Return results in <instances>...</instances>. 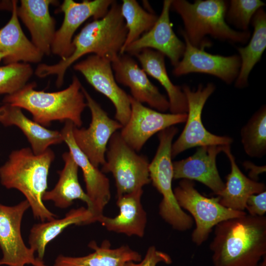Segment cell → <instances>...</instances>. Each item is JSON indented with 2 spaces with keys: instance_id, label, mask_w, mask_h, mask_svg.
Masks as SVG:
<instances>
[{
  "instance_id": "1",
  "label": "cell",
  "mask_w": 266,
  "mask_h": 266,
  "mask_svg": "<svg viewBox=\"0 0 266 266\" xmlns=\"http://www.w3.org/2000/svg\"><path fill=\"white\" fill-rule=\"evenodd\" d=\"M127 33L121 4L114 0L104 17L87 23L73 37V50L68 57L54 65L39 64L35 74L40 78L55 75L56 86L60 87L68 68L84 55L93 54L114 61L120 54Z\"/></svg>"
},
{
  "instance_id": "2",
  "label": "cell",
  "mask_w": 266,
  "mask_h": 266,
  "mask_svg": "<svg viewBox=\"0 0 266 266\" xmlns=\"http://www.w3.org/2000/svg\"><path fill=\"white\" fill-rule=\"evenodd\" d=\"M209 248L213 266H258L266 255V217L246 214L219 223Z\"/></svg>"
},
{
  "instance_id": "3",
  "label": "cell",
  "mask_w": 266,
  "mask_h": 266,
  "mask_svg": "<svg viewBox=\"0 0 266 266\" xmlns=\"http://www.w3.org/2000/svg\"><path fill=\"white\" fill-rule=\"evenodd\" d=\"M54 158V153L50 148L41 154L35 155L31 148H23L13 151L0 166L1 185L20 192L28 202L34 217L42 222L57 217L45 206L42 200Z\"/></svg>"
},
{
  "instance_id": "4",
  "label": "cell",
  "mask_w": 266,
  "mask_h": 266,
  "mask_svg": "<svg viewBox=\"0 0 266 266\" xmlns=\"http://www.w3.org/2000/svg\"><path fill=\"white\" fill-rule=\"evenodd\" d=\"M35 82L27 83L15 93L6 95L2 100L30 112L33 120L46 127L54 121L71 122L81 128L82 114L87 106L78 78L74 75L66 88L57 92H46L35 89Z\"/></svg>"
},
{
  "instance_id": "5",
  "label": "cell",
  "mask_w": 266,
  "mask_h": 266,
  "mask_svg": "<svg viewBox=\"0 0 266 266\" xmlns=\"http://www.w3.org/2000/svg\"><path fill=\"white\" fill-rule=\"evenodd\" d=\"M228 3L223 0H172L170 9L180 15L184 29L181 34L198 48L204 49L210 44L207 35L223 41L246 43L250 32L232 29L226 20Z\"/></svg>"
},
{
  "instance_id": "6",
  "label": "cell",
  "mask_w": 266,
  "mask_h": 266,
  "mask_svg": "<svg viewBox=\"0 0 266 266\" xmlns=\"http://www.w3.org/2000/svg\"><path fill=\"white\" fill-rule=\"evenodd\" d=\"M178 131L176 127L171 126L158 133L159 144L149 171L151 182L163 197L159 205L160 216L173 229L183 232L191 229L194 222L179 205L172 188L171 147Z\"/></svg>"
},
{
  "instance_id": "7",
  "label": "cell",
  "mask_w": 266,
  "mask_h": 266,
  "mask_svg": "<svg viewBox=\"0 0 266 266\" xmlns=\"http://www.w3.org/2000/svg\"><path fill=\"white\" fill-rule=\"evenodd\" d=\"M103 173L110 172L115 181L117 198L129 194L149 184L150 163L147 158L139 155L115 132L108 143Z\"/></svg>"
},
{
  "instance_id": "8",
  "label": "cell",
  "mask_w": 266,
  "mask_h": 266,
  "mask_svg": "<svg viewBox=\"0 0 266 266\" xmlns=\"http://www.w3.org/2000/svg\"><path fill=\"white\" fill-rule=\"evenodd\" d=\"M176 200L182 209L189 212L196 224L192 240L197 245L206 241L212 228L229 219L242 216L244 211L227 208L219 202V198H208L196 188L194 181L181 179L173 190Z\"/></svg>"
},
{
  "instance_id": "9",
  "label": "cell",
  "mask_w": 266,
  "mask_h": 266,
  "mask_svg": "<svg viewBox=\"0 0 266 266\" xmlns=\"http://www.w3.org/2000/svg\"><path fill=\"white\" fill-rule=\"evenodd\" d=\"M182 89L187 100V117L183 130L172 144V158L193 147L231 145L233 142L231 137L211 133L206 129L202 122V111L207 100L215 90L214 84L212 83L205 86L200 84L196 90L184 85Z\"/></svg>"
},
{
  "instance_id": "10",
  "label": "cell",
  "mask_w": 266,
  "mask_h": 266,
  "mask_svg": "<svg viewBox=\"0 0 266 266\" xmlns=\"http://www.w3.org/2000/svg\"><path fill=\"white\" fill-rule=\"evenodd\" d=\"M87 105L91 113V122L87 128L73 125L72 135L75 143L96 167L103 165L109 141L123 126L110 118L101 106L82 87Z\"/></svg>"
},
{
  "instance_id": "11",
  "label": "cell",
  "mask_w": 266,
  "mask_h": 266,
  "mask_svg": "<svg viewBox=\"0 0 266 266\" xmlns=\"http://www.w3.org/2000/svg\"><path fill=\"white\" fill-rule=\"evenodd\" d=\"M73 67L81 73L96 91L112 102L115 108L116 120L123 126H125L129 119L131 111L130 95L118 86L111 62L92 54L75 64Z\"/></svg>"
},
{
  "instance_id": "12",
  "label": "cell",
  "mask_w": 266,
  "mask_h": 266,
  "mask_svg": "<svg viewBox=\"0 0 266 266\" xmlns=\"http://www.w3.org/2000/svg\"><path fill=\"white\" fill-rule=\"evenodd\" d=\"M130 99V116L120 133L124 141L136 152L154 134L186 120L187 113H165L144 106L131 95Z\"/></svg>"
},
{
  "instance_id": "13",
  "label": "cell",
  "mask_w": 266,
  "mask_h": 266,
  "mask_svg": "<svg viewBox=\"0 0 266 266\" xmlns=\"http://www.w3.org/2000/svg\"><path fill=\"white\" fill-rule=\"evenodd\" d=\"M29 208L26 200L13 206L0 203V248L2 253L0 266H25L34 263L35 252L26 245L21 232L23 215Z\"/></svg>"
},
{
  "instance_id": "14",
  "label": "cell",
  "mask_w": 266,
  "mask_h": 266,
  "mask_svg": "<svg viewBox=\"0 0 266 266\" xmlns=\"http://www.w3.org/2000/svg\"><path fill=\"white\" fill-rule=\"evenodd\" d=\"M113 0H84L76 2L64 0L60 11L64 13V20L60 28L56 31L51 47V53L61 60L68 57L73 49V35L79 27L87 19L103 18L107 14Z\"/></svg>"
},
{
  "instance_id": "15",
  "label": "cell",
  "mask_w": 266,
  "mask_h": 266,
  "mask_svg": "<svg viewBox=\"0 0 266 266\" xmlns=\"http://www.w3.org/2000/svg\"><path fill=\"white\" fill-rule=\"evenodd\" d=\"M182 36L185 48L182 58L173 69L174 76L191 73L208 74L219 78L228 84L236 80L240 67L238 55L224 56L209 53L204 49L193 46L185 36Z\"/></svg>"
},
{
  "instance_id": "16",
  "label": "cell",
  "mask_w": 266,
  "mask_h": 266,
  "mask_svg": "<svg viewBox=\"0 0 266 266\" xmlns=\"http://www.w3.org/2000/svg\"><path fill=\"white\" fill-rule=\"evenodd\" d=\"M132 56L120 54L111 62L116 81L130 89L131 96L136 101L146 103L158 111L169 110L168 99L149 79Z\"/></svg>"
},
{
  "instance_id": "17",
  "label": "cell",
  "mask_w": 266,
  "mask_h": 266,
  "mask_svg": "<svg viewBox=\"0 0 266 266\" xmlns=\"http://www.w3.org/2000/svg\"><path fill=\"white\" fill-rule=\"evenodd\" d=\"M172 0H165L161 14L153 27L128 45L124 53L134 56L143 49H151L166 56L175 66L184 54L185 44L175 34L170 20Z\"/></svg>"
},
{
  "instance_id": "18",
  "label": "cell",
  "mask_w": 266,
  "mask_h": 266,
  "mask_svg": "<svg viewBox=\"0 0 266 266\" xmlns=\"http://www.w3.org/2000/svg\"><path fill=\"white\" fill-rule=\"evenodd\" d=\"M73 125L70 121L65 122L61 132L74 161L82 170L86 193L92 203L91 212L98 222L111 198L110 182L104 173L95 166L77 146L72 135Z\"/></svg>"
},
{
  "instance_id": "19",
  "label": "cell",
  "mask_w": 266,
  "mask_h": 266,
  "mask_svg": "<svg viewBox=\"0 0 266 266\" xmlns=\"http://www.w3.org/2000/svg\"><path fill=\"white\" fill-rule=\"evenodd\" d=\"M224 145L198 147L192 156L172 163L174 179L198 181L217 195L225 188L216 165L218 154Z\"/></svg>"
},
{
  "instance_id": "20",
  "label": "cell",
  "mask_w": 266,
  "mask_h": 266,
  "mask_svg": "<svg viewBox=\"0 0 266 266\" xmlns=\"http://www.w3.org/2000/svg\"><path fill=\"white\" fill-rule=\"evenodd\" d=\"M55 3L53 0H21L17 7L19 18L30 32L32 42L43 55L51 53L56 30L49 6Z\"/></svg>"
},
{
  "instance_id": "21",
  "label": "cell",
  "mask_w": 266,
  "mask_h": 266,
  "mask_svg": "<svg viewBox=\"0 0 266 266\" xmlns=\"http://www.w3.org/2000/svg\"><path fill=\"white\" fill-rule=\"evenodd\" d=\"M142 189L117 198L119 214L111 218L101 216L98 220L108 231L129 236L143 237L147 223V215L141 204Z\"/></svg>"
},
{
  "instance_id": "22",
  "label": "cell",
  "mask_w": 266,
  "mask_h": 266,
  "mask_svg": "<svg viewBox=\"0 0 266 266\" xmlns=\"http://www.w3.org/2000/svg\"><path fill=\"white\" fill-rule=\"evenodd\" d=\"M18 1L12 0L11 16L8 22L0 29V52L7 56L5 65L19 63H37L43 56L23 32L17 14Z\"/></svg>"
},
{
  "instance_id": "23",
  "label": "cell",
  "mask_w": 266,
  "mask_h": 266,
  "mask_svg": "<svg viewBox=\"0 0 266 266\" xmlns=\"http://www.w3.org/2000/svg\"><path fill=\"white\" fill-rule=\"evenodd\" d=\"M0 123L4 126H15L27 137L35 155L44 153L52 145L64 141L61 132L47 129L25 116L18 106L4 103L0 106Z\"/></svg>"
},
{
  "instance_id": "24",
  "label": "cell",
  "mask_w": 266,
  "mask_h": 266,
  "mask_svg": "<svg viewBox=\"0 0 266 266\" xmlns=\"http://www.w3.org/2000/svg\"><path fill=\"white\" fill-rule=\"evenodd\" d=\"M231 164V172L226 177L224 189L216 195L223 206L236 211H244L248 198L266 191L265 184L251 179L239 168L230 145H224L223 151Z\"/></svg>"
},
{
  "instance_id": "25",
  "label": "cell",
  "mask_w": 266,
  "mask_h": 266,
  "mask_svg": "<svg viewBox=\"0 0 266 266\" xmlns=\"http://www.w3.org/2000/svg\"><path fill=\"white\" fill-rule=\"evenodd\" d=\"M62 158L64 166L58 171V181L52 190L45 193L43 200L53 201L56 206L64 209L70 206L73 200H80L87 204L91 212V201L79 182L78 165L69 151L65 152Z\"/></svg>"
},
{
  "instance_id": "26",
  "label": "cell",
  "mask_w": 266,
  "mask_h": 266,
  "mask_svg": "<svg viewBox=\"0 0 266 266\" xmlns=\"http://www.w3.org/2000/svg\"><path fill=\"white\" fill-rule=\"evenodd\" d=\"M94 252L82 257L60 255L55 261L54 266H124L128 262H138L141 256L127 245L111 249L110 243L104 240L99 246L94 241L88 245Z\"/></svg>"
},
{
  "instance_id": "27",
  "label": "cell",
  "mask_w": 266,
  "mask_h": 266,
  "mask_svg": "<svg viewBox=\"0 0 266 266\" xmlns=\"http://www.w3.org/2000/svg\"><path fill=\"white\" fill-rule=\"evenodd\" d=\"M96 222L92 213L84 207L71 209L61 219L34 225L29 236L30 247L43 260L47 245L65 229L72 225H88Z\"/></svg>"
},
{
  "instance_id": "28",
  "label": "cell",
  "mask_w": 266,
  "mask_h": 266,
  "mask_svg": "<svg viewBox=\"0 0 266 266\" xmlns=\"http://www.w3.org/2000/svg\"><path fill=\"white\" fill-rule=\"evenodd\" d=\"M146 73L159 81L168 96L171 113L188 112V103L182 87L175 85L170 80L166 69L165 55L151 49H143L134 55Z\"/></svg>"
},
{
  "instance_id": "29",
  "label": "cell",
  "mask_w": 266,
  "mask_h": 266,
  "mask_svg": "<svg viewBox=\"0 0 266 266\" xmlns=\"http://www.w3.org/2000/svg\"><path fill=\"white\" fill-rule=\"evenodd\" d=\"M251 23L254 32L248 45L237 49L240 67L235 86L238 88L248 86L249 74L260 60L266 47V14L262 8L256 12Z\"/></svg>"
},
{
  "instance_id": "30",
  "label": "cell",
  "mask_w": 266,
  "mask_h": 266,
  "mask_svg": "<svg viewBox=\"0 0 266 266\" xmlns=\"http://www.w3.org/2000/svg\"><path fill=\"white\" fill-rule=\"evenodd\" d=\"M121 11L128 31L120 53L122 54L128 45L153 27L158 16L152 11H146L135 0H123Z\"/></svg>"
},
{
  "instance_id": "31",
  "label": "cell",
  "mask_w": 266,
  "mask_h": 266,
  "mask_svg": "<svg viewBox=\"0 0 266 266\" xmlns=\"http://www.w3.org/2000/svg\"><path fill=\"white\" fill-rule=\"evenodd\" d=\"M241 143L250 157L261 158L266 154V107L263 105L240 131Z\"/></svg>"
},
{
  "instance_id": "32",
  "label": "cell",
  "mask_w": 266,
  "mask_h": 266,
  "mask_svg": "<svg viewBox=\"0 0 266 266\" xmlns=\"http://www.w3.org/2000/svg\"><path fill=\"white\" fill-rule=\"evenodd\" d=\"M33 74L29 64L17 63L0 66V95H10L27 84Z\"/></svg>"
},
{
  "instance_id": "33",
  "label": "cell",
  "mask_w": 266,
  "mask_h": 266,
  "mask_svg": "<svg viewBox=\"0 0 266 266\" xmlns=\"http://www.w3.org/2000/svg\"><path fill=\"white\" fill-rule=\"evenodd\" d=\"M265 5L260 0H232L227 7L226 20L241 31H248L254 14Z\"/></svg>"
},
{
  "instance_id": "34",
  "label": "cell",
  "mask_w": 266,
  "mask_h": 266,
  "mask_svg": "<svg viewBox=\"0 0 266 266\" xmlns=\"http://www.w3.org/2000/svg\"><path fill=\"white\" fill-rule=\"evenodd\" d=\"M172 262L168 254L157 250L154 246H151L148 248L144 258L139 263L128 262L124 266H157L160 263L168 265Z\"/></svg>"
},
{
  "instance_id": "35",
  "label": "cell",
  "mask_w": 266,
  "mask_h": 266,
  "mask_svg": "<svg viewBox=\"0 0 266 266\" xmlns=\"http://www.w3.org/2000/svg\"><path fill=\"white\" fill-rule=\"evenodd\" d=\"M245 209L251 215L264 216L266 212V191L250 196L247 200Z\"/></svg>"
},
{
  "instance_id": "36",
  "label": "cell",
  "mask_w": 266,
  "mask_h": 266,
  "mask_svg": "<svg viewBox=\"0 0 266 266\" xmlns=\"http://www.w3.org/2000/svg\"><path fill=\"white\" fill-rule=\"evenodd\" d=\"M243 166L246 169H249V178L258 181L259 179V175L266 172V166H257L253 163L249 161L244 162Z\"/></svg>"
},
{
  "instance_id": "37",
  "label": "cell",
  "mask_w": 266,
  "mask_h": 266,
  "mask_svg": "<svg viewBox=\"0 0 266 266\" xmlns=\"http://www.w3.org/2000/svg\"><path fill=\"white\" fill-rule=\"evenodd\" d=\"M12 9V0H0V10H9Z\"/></svg>"
},
{
  "instance_id": "38",
  "label": "cell",
  "mask_w": 266,
  "mask_h": 266,
  "mask_svg": "<svg viewBox=\"0 0 266 266\" xmlns=\"http://www.w3.org/2000/svg\"><path fill=\"white\" fill-rule=\"evenodd\" d=\"M33 266H48L45 265L43 261V260L40 259L38 258H35V261L33 264Z\"/></svg>"
},
{
  "instance_id": "39",
  "label": "cell",
  "mask_w": 266,
  "mask_h": 266,
  "mask_svg": "<svg viewBox=\"0 0 266 266\" xmlns=\"http://www.w3.org/2000/svg\"><path fill=\"white\" fill-rule=\"evenodd\" d=\"M258 266H266V255L263 258Z\"/></svg>"
},
{
  "instance_id": "40",
  "label": "cell",
  "mask_w": 266,
  "mask_h": 266,
  "mask_svg": "<svg viewBox=\"0 0 266 266\" xmlns=\"http://www.w3.org/2000/svg\"><path fill=\"white\" fill-rule=\"evenodd\" d=\"M7 55L4 53L0 52V62L1 60H4L7 57Z\"/></svg>"
}]
</instances>
